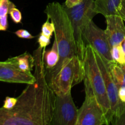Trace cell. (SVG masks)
I'll return each mask as SVG.
<instances>
[{
  "instance_id": "obj_10",
  "label": "cell",
  "mask_w": 125,
  "mask_h": 125,
  "mask_svg": "<svg viewBox=\"0 0 125 125\" xmlns=\"http://www.w3.org/2000/svg\"><path fill=\"white\" fill-rule=\"evenodd\" d=\"M35 77L31 72L21 70L6 60L0 62V81L10 83L32 84Z\"/></svg>"
},
{
  "instance_id": "obj_7",
  "label": "cell",
  "mask_w": 125,
  "mask_h": 125,
  "mask_svg": "<svg viewBox=\"0 0 125 125\" xmlns=\"http://www.w3.org/2000/svg\"><path fill=\"white\" fill-rule=\"evenodd\" d=\"M83 39L85 46L90 45L105 59L109 62H114L111 56L112 46L106 31L99 28L93 20L84 28Z\"/></svg>"
},
{
  "instance_id": "obj_29",
  "label": "cell",
  "mask_w": 125,
  "mask_h": 125,
  "mask_svg": "<svg viewBox=\"0 0 125 125\" xmlns=\"http://www.w3.org/2000/svg\"><path fill=\"white\" fill-rule=\"evenodd\" d=\"M122 48H123V52H124V56H125V42H123L122 44Z\"/></svg>"
},
{
  "instance_id": "obj_9",
  "label": "cell",
  "mask_w": 125,
  "mask_h": 125,
  "mask_svg": "<svg viewBox=\"0 0 125 125\" xmlns=\"http://www.w3.org/2000/svg\"><path fill=\"white\" fill-rule=\"evenodd\" d=\"M96 62L99 66L101 74L103 77L106 85V91L109 100L112 112V122L117 116L121 104L122 103L118 97V88L114 79L110 68L109 62L105 59L102 56L94 50Z\"/></svg>"
},
{
  "instance_id": "obj_3",
  "label": "cell",
  "mask_w": 125,
  "mask_h": 125,
  "mask_svg": "<svg viewBox=\"0 0 125 125\" xmlns=\"http://www.w3.org/2000/svg\"><path fill=\"white\" fill-rule=\"evenodd\" d=\"M84 85L91 89L98 101L102 107L107 120L111 124L112 120L111 104L106 91V85L99 66L96 62L94 50L90 45H86L84 58Z\"/></svg>"
},
{
  "instance_id": "obj_5",
  "label": "cell",
  "mask_w": 125,
  "mask_h": 125,
  "mask_svg": "<svg viewBox=\"0 0 125 125\" xmlns=\"http://www.w3.org/2000/svg\"><path fill=\"white\" fill-rule=\"evenodd\" d=\"M84 70L83 60L73 56L61 67L50 85L57 95H65L72 88L84 81Z\"/></svg>"
},
{
  "instance_id": "obj_14",
  "label": "cell",
  "mask_w": 125,
  "mask_h": 125,
  "mask_svg": "<svg viewBox=\"0 0 125 125\" xmlns=\"http://www.w3.org/2000/svg\"><path fill=\"white\" fill-rule=\"evenodd\" d=\"M94 12L104 16L118 15V9L112 0H95Z\"/></svg>"
},
{
  "instance_id": "obj_2",
  "label": "cell",
  "mask_w": 125,
  "mask_h": 125,
  "mask_svg": "<svg viewBox=\"0 0 125 125\" xmlns=\"http://www.w3.org/2000/svg\"><path fill=\"white\" fill-rule=\"evenodd\" d=\"M44 12L54 24V39L57 42L59 53L57 65L51 70L46 72V79L50 84L63 65L71 57L77 55V52L73 27L63 5L57 2H51L46 6Z\"/></svg>"
},
{
  "instance_id": "obj_27",
  "label": "cell",
  "mask_w": 125,
  "mask_h": 125,
  "mask_svg": "<svg viewBox=\"0 0 125 125\" xmlns=\"http://www.w3.org/2000/svg\"><path fill=\"white\" fill-rule=\"evenodd\" d=\"M81 1L82 0H66L65 2L63 5L68 8H71V7H74L80 3Z\"/></svg>"
},
{
  "instance_id": "obj_4",
  "label": "cell",
  "mask_w": 125,
  "mask_h": 125,
  "mask_svg": "<svg viewBox=\"0 0 125 125\" xmlns=\"http://www.w3.org/2000/svg\"><path fill=\"white\" fill-rule=\"evenodd\" d=\"M63 6L73 27L77 56L83 60L85 47L83 39V32L85 26L96 15L94 12L95 0H82L80 3L71 8Z\"/></svg>"
},
{
  "instance_id": "obj_23",
  "label": "cell",
  "mask_w": 125,
  "mask_h": 125,
  "mask_svg": "<svg viewBox=\"0 0 125 125\" xmlns=\"http://www.w3.org/2000/svg\"><path fill=\"white\" fill-rule=\"evenodd\" d=\"M15 34L21 39H32L34 38V37L32 35L29 31L25 29H19L15 32Z\"/></svg>"
},
{
  "instance_id": "obj_24",
  "label": "cell",
  "mask_w": 125,
  "mask_h": 125,
  "mask_svg": "<svg viewBox=\"0 0 125 125\" xmlns=\"http://www.w3.org/2000/svg\"><path fill=\"white\" fill-rule=\"evenodd\" d=\"M8 28L7 15L0 16V31H6Z\"/></svg>"
},
{
  "instance_id": "obj_17",
  "label": "cell",
  "mask_w": 125,
  "mask_h": 125,
  "mask_svg": "<svg viewBox=\"0 0 125 125\" xmlns=\"http://www.w3.org/2000/svg\"><path fill=\"white\" fill-rule=\"evenodd\" d=\"M111 123L115 125H125V103L121 104L117 116Z\"/></svg>"
},
{
  "instance_id": "obj_12",
  "label": "cell",
  "mask_w": 125,
  "mask_h": 125,
  "mask_svg": "<svg viewBox=\"0 0 125 125\" xmlns=\"http://www.w3.org/2000/svg\"><path fill=\"white\" fill-rule=\"evenodd\" d=\"M7 61L19 69L27 72H31L35 65L34 56L27 52L19 56L8 59Z\"/></svg>"
},
{
  "instance_id": "obj_25",
  "label": "cell",
  "mask_w": 125,
  "mask_h": 125,
  "mask_svg": "<svg viewBox=\"0 0 125 125\" xmlns=\"http://www.w3.org/2000/svg\"><path fill=\"white\" fill-rule=\"evenodd\" d=\"M118 14L125 21V0H122L121 4L118 9Z\"/></svg>"
},
{
  "instance_id": "obj_21",
  "label": "cell",
  "mask_w": 125,
  "mask_h": 125,
  "mask_svg": "<svg viewBox=\"0 0 125 125\" xmlns=\"http://www.w3.org/2000/svg\"><path fill=\"white\" fill-rule=\"evenodd\" d=\"M17 102V98H13V97H9V96H7L5 99L4 101V105L2 107L5 109H10L14 107Z\"/></svg>"
},
{
  "instance_id": "obj_16",
  "label": "cell",
  "mask_w": 125,
  "mask_h": 125,
  "mask_svg": "<svg viewBox=\"0 0 125 125\" xmlns=\"http://www.w3.org/2000/svg\"><path fill=\"white\" fill-rule=\"evenodd\" d=\"M122 44L112 46L111 49V56L114 62L120 64H125L124 52Z\"/></svg>"
},
{
  "instance_id": "obj_26",
  "label": "cell",
  "mask_w": 125,
  "mask_h": 125,
  "mask_svg": "<svg viewBox=\"0 0 125 125\" xmlns=\"http://www.w3.org/2000/svg\"><path fill=\"white\" fill-rule=\"evenodd\" d=\"M118 97L121 102L125 103V86L118 87Z\"/></svg>"
},
{
  "instance_id": "obj_8",
  "label": "cell",
  "mask_w": 125,
  "mask_h": 125,
  "mask_svg": "<svg viewBox=\"0 0 125 125\" xmlns=\"http://www.w3.org/2000/svg\"><path fill=\"white\" fill-rule=\"evenodd\" d=\"M71 91L65 95H56L53 115L50 125H76L78 109L74 104Z\"/></svg>"
},
{
  "instance_id": "obj_13",
  "label": "cell",
  "mask_w": 125,
  "mask_h": 125,
  "mask_svg": "<svg viewBox=\"0 0 125 125\" xmlns=\"http://www.w3.org/2000/svg\"><path fill=\"white\" fill-rule=\"evenodd\" d=\"M43 57L46 72L51 70L57 65L59 61V53L57 42L55 39L50 50H46L45 48L43 49Z\"/></svg>"
},
{
  "instance_id": "obj_1",
  "label": "cell",
  "mask_w": 125,
  "mask_h": 125,
  "mask_svg": "<svg viewBox=\"0 0 125 125\" xmlns=\"http://www.w3.org/2000/svg\"><path fill=\"white\" fill-rule=\"evenodd\" d=\"M43 49L39 46L34 51L35 81L17 98L14 107H0V125H50L56 95L46 79Z\"/></svg>"
},
{
  "instance_id": "obj_6",
  "label": "cell",
  "mask_w": 125,
  "mask_h": 125,
  "mask_svg": "<svg viewBox=\"0 0 125 125\" xmlns=\"http://www.w3.org/2000/svg\"><path fill=\"white\" fill-rule=\"evenodd\" d=\"M85 86V97L81 107L78 109L76 125H108L106 114L91 89Z\"/></svg>"
},
{
  "instance_id": "obj_28",
  "label": "cell",
  "mask_w": 125,
  "mask_h": 125,
  "mask_svg": "<svg viewBox=\"0 0 125 125\" xmlns=\"http://www.w3.org/2000/svg\"><path fill=\"white\" fill-rule=\"evenodd\" d=\"M114 2V3L116 7L117 8V9H118L120 7V6L121 4V2H122V0H112Z\"/></svg>"
},
{
  "instance_id": "obj_20",
  "label": "cell",
  "mask_w": 125,
  "mask_h": 125,
  "mask_svg": "<svg viewBox=\"0 0 125 125\" xmlns=\"http://www.w3.org/2000/svg\"><path fill=\"white\" fill-rule=\"evenodd\" d=\"M9 13L10 14L11 18L14 23H17V24L21 23L22 20L21 13L18 9L16 8L15 6L10 8Z\"/></svg>"
},
{
  "instance_id": "obj_18",
  "label": "cell",
  "mask_w": 125,
  "mask_h": 125,
  "mask_svg": "<svg viewBox=\"0 0 125 125\" xmlns=\"http://www.w3.org/2000/svg\"><path fill=\"white\" fill-rule=\"evenodd\" d=\"M50 20L48 18L47 20L43 24L42 26L41 33L46 35L48 37L51 38L52 35V33H54L55 30L54 24L52 21H50Z\"/></svg>"
},
{
  "instance_id": "obj_30",
  "label": "cell",
  "mask_w": 125,
  "mask_h": 125,
  "mask_svg": "<svg viewBox=\"0 0 125 125\" xmlns=\"http://www.w3.org/2000/svg\"><path fill=\"white\" fill-rule=\"evenodd\" d=\"M124 42H125V40H124Z\"/></svg>"
},
{
  "instance_id": "obj_11",
  "label": "cell",
  "mask_w": 125,
  "mask_h": 125,
  "mask_svg": "<svg viewBox=\"0 0 125 125\" xmlns=\"http://www.w3.org/2000/svg\"><path fill=\"white\" fill-rule=\"evenodd\" d=\"M107 27L105 29L111 46L122 44L125 39L124 20L119 15H112L105 17Z\"/></svg>"
},
{
  "instance_id": "obj_15",
  "label": "cell",
  "mask_w": 125,
  "mask_h": 125,
  "mask_svg": "<svg viewBox=\"0 0 125 125\" xmlns=\"http://www.w3.org/2000/svg\"><path fill=\"white\" fill-rule=\"evenodd\" d=\"M111 72L117 87L125 86V64L109 62Z\"/></svg>"
},
{
  "instance_id": "obj_22",
  "label": "cell",
  "mask_w": 125,
  "mask_h": 125,
  "mask_svg": "<svg viewBox=\"0 0 125 125\" xmlns=\"http://www.w3.org/2000/svg\"><path fill=\"white\" fill-rule=\"evenodd\" d=\"M50 39L51 38L48 37L42 33H40L38 38V43L39 44V46L42 48H45L50 43Z\"/></svg>"
},
{
  "instance_id": "obj_19",
  "label": "cell",
  "mask_w": 125,
  "mask_h": 125,
  "mask_svg": "<svg viewBox=\"0 0 125 125\" xmlns=\"http://www.w3.org/2000/svg\"><path fill=\"white\" fill-rule=\"evenodd\" d=\"M15 6L9 0H0V16L7 15L10 8Z\"/></svg>"
}]
</instances>
